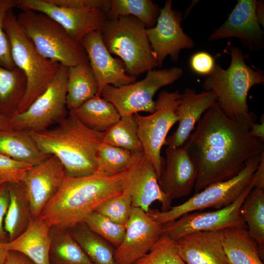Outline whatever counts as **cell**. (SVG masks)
<instances>
[{"label": "cell", "mask_w": 264, "mask_h": 264, "mask_svg": "<svg viewBox=\"0 0 264 264\" xmlns=\"http://www.w3.org/2000/svg\"><path fill=\"white\" fill-rule=\"evenodd\" d=\"M183 73L182 69L177 66L153 69L147 71L145 78L139 81L119 88L106 86L101 96L114 106L121 117L131 116L141 111L152 113L155 110L153 97L156 91L174 83Z\"/></svg>", "instance_id": "obj_9"}, {"label": "cell", "mask_w": 264, "mask_h": 264, "mask_svg": "<svg viewBox=\"0 0 264 264\" xmlns=\"http://www.w3.org/2000/svg\"><path fill=\"white\" fill-rule=\"evenodd\" d=\"M164 234L163 224L138 207H132L121 244L114 249L117 264H134Z\"/></svg>", "instance_id": "obj_15"}, {"label": "cell", "mask_w": 264, "mask_h": 264, "mask_svg": "<svg viewBox=\"0 0 264 264\" xmlns=\"http://www.w3.org/2000/svg\"><path fill=\"white\" fill-rule=\"evenodd\" d=\"M175 242L186 264H230L224 251L221 230L193 232Z\"/></svg>", "instance_id": "obj_21"}, {"label": "cell", "mask_w": 264, "mask_h": 264, "mask_svg": "<svg viewBox=\"0 0 264 264\" xmlns=\"http://www.w3.org/2000/svg\"><path fill=\"white\" fill-rule=\"evenodd\" d=\"M230 55L229 67L223 69L216 64L203 87L205 91L215 93L216 102L228 116L254 123L257 115L249 111L247 97L252 87L264 83V75L247 65L246 56L240 48L232 47Z\"/></svg>", "instance_id": "obj_4"}, {"label": "cell", "mask_w": 264, "mask_h": 264, "mask_svg": "<svg viewBox=\"0 0 264 264\" xmlns=\"http://www.w3.org/2000/svg\"><path fill=\"white\" fill-rule=\"evenodd\" d=\"M26 86V78L20 69H8L0 66V115L10 119L17 113Z\"/></svg>", "instance_id": "obj_29"}, {"label": "cell", "mask_w": 264, "mask_h": 264, "mask_svg": "<svg viewBox=\"0 0 264 264\" xmlns=\"http://www.w3.org/2000/svg\"><path fill=\"white\" fill-rule=\"evenodd\" d=\"M7 186L9 202L4 221V229L9 241H11L25 230L33 217L23 183H7Z\"/></svg>", "instance_id": "obj_25"}, {"label": "cell", "mask_w": 264, "mask_h": 264, "mask_svg": "<svg viewBox=\"0 0 264 264\" xmlns=\"http://www.w3.org/2000/svg\"><path fill=\"white\" fill-rule=\"evenodd\" d=\"M33 166L0 154V180L7 183L22 182L27 171Z\"/></svg>", "instance_id": "obj_40"}, {"label": "cell", "mask_w": 264, "mask_h": 264, "mask_svg": "<svg viewBox=\"0 0 264 264\" xmlns=\"http://www.w3.org/2000/svg\"><path fill=\"white\" fill-rule=\"evenodd\" d=\"M172 0L165 1L160 9L155 25L147 29V33L158 67H161L167 56L177 61L179 54L184 49L195 45L193 40L183 31L181 26L182 14L173 10Z\"/></svg>", "instance_id": "obj_13"}, {"label": "cell", "mask_w": 264, "mask_h": 264, "mask_svg": "<svg viewBox=\"0 0 264 264\" xmlns=\"http://www.w3.org/2000/svg\"><path fill=\"white\" fill-rule=\"evenodd\" d=\"M16 7L45 14L79 42L88 34L101 31L107 19L106 14L99 9L57 6L45 0H16Z\"/></svg>", "instance_id": "obj_14"}, {"label": "cell", "mask_w": 264, "mask_h": 264, "mask_svg": "<svg viewBox=\"0 0 264 264\" xmlns=\"http://www.w3.org/2000/svg\"><path fill=\"white\" fill-rule=\"evenodd\" d=\"M3 28L13 62L26 78V91L16 113H21L46 89L61 64L44 58L38 52L19 23L13 9L5 17Z\"/></svg>", "instance_id": "obj_5"}, {"label": "cell", "mask_w": 264, "mask_h": 264, "mask_svg": "<svg viewBox=\"0 0 264 264\" xmlns=\"http://www.w3.org/2000/svg\"><path fill=\"white\" fill-rule=\"evenodd\" d=\"M260 159L261 155L252 157L233 177L209 185L181 204L171 207L167 211L150 209L148 214L158 222L165 224L194 211L226 207L235 201L251 183Z\"/></svg>", "instance_id": "obj_8"}, {"label": "cell", "mask_w": 264, "mask_h": 264, "mask_svg": "<svg viewBox=\"0 0 264 264\" xmlns=\"http://www.w3.org/2000/svg\"><path fill=\"white\" fill-rule=\"evenodd\" d=\"M160 9L151 0H110L107 18L112 20L131 16L150 28L155 25Z\"/></svg>", "instance_id": "obj_32"}, {"label": "cell", "mask_w": 264, "mask_h": 264, "mask_svg": "<svg viewBox=\"0 0 264 264\" xmlns=\"http://www.w3.org/2000/svg\"><path fill=\"white\" fill-rule=\"evenodd\" d=\"M98 85L97 95L101 96L107 85L119 88L135 82L136 77L126 72L123 62L113 57L107 49L100 31L91 32L81 41Z\"/></svg>", "instance_id": "obj_18"}, {"label": "cell", "mask_w": 264, "mask_h": 264, "mask_svg": "<svg viewBox=\"0 0 264 264\" xmlns=\"http://www.w3.org/2000/svg\"><path fill=\"white\" fill-rule=\"evenodd\" d=\"M0 129L12 130L10 119L0 114Z\"/></svg>", "instance_id": "obj_49"}, {"label": "cell", "mask_w": 264, "mask_h": 264, "mask_svg": "<svg viewBox=\"0 0 264 264\" xmlns=\"http://www.w3.org/2000/svg\"><path fill=\"white\" fill-rule=\"evenodd\" d=\"M249 235L257 242L260 256L264 254V189L253 188L240 209Z\"/></svg>", "instance_id": "obj_30"}, {"label": "cell", "mask_w": 264, "mask_h": 264, "mask_svg": "<svg viewBox=\"0 0 264 264\" xmlns=\"http://www.w3.org/2000/svg\"><path fill=\"white\" fill-rule=\"evenodd\" d=\"M17 18L25 35L44 58L67 67L89 63L81 42L74 40L45 14L24 10Z\"/></svg>", "instance_id": "obj_7"}, {"label": "cell", "mask_w": 264, "mask_h": 264, "mask_svg": "<svg viewBox=\"0 0 264 264\" xmlns=\"http://www.w3.org/2000/svg\"><path fill=\"white\" fill-rule=\"evenodd\" d=\"M254 188L253 180L231 204L217 210L186 214L177 219L163 224L164 234L176 240L188 234L199 231L221 230L233 227H246L240 213V207Z\"/></svg>", "instance_id": "obj_12"}, {"label": "cell", "mask_w": 264, "mask_h": 264, "mask_svg": "<svg viewBox=\"0 0 264 264\" xmlns=\"http://www.w3.org/2000/svg\"><path fill=\"white\" fill-rule=\"evenodd\" d=\"M47 2L60 7L68 8H91L99 9L107 14L110 0H45Z\"/></svg>", "instance_id": "obj_41"}, {"label": "cell", "mask_w": 264, "mask_h": 264, "mask_svg": "<svg viewBox=\"0 0 264 264\" xmlns=\"http://www.w3.org/2000/svg\"><path fill=\"white\" fill-rule=\"evenodd\" d=\"M71 111L85 126L101 132L107 131L121 118L114 106L97 94Z\"/></svg>", "instance_id": "obj_27"}, {"label": "cell", "mask_w": 264, "mask_h": 264, "mask_svg": "<svg viewBox=\"0 0 264 264\" xmlns=\"http://www.w3.org/2000/svg\"><path fill=\"white\" fill-rule=\"evenodd\" d=\"M134 264H186L179 255L175 240L163 234L143 257Z\"/></svg>", "instance_id": "obj_37"}, {"label": "cell", "mask_w": 264, "mask_h": 264, "mask_svg": "<svg viewBox=\"0 0 264 264\" xmlns=\"http://www.w3.org/2000/svg\"><path fill=\"white\" fill-rule=\"evenodd\" d=\"M181 93L178 90H162L155 101V110L148 116L133 115L138 126V135L143 153L153 164L159 178L165 166L161 149L165 145L167 134L177 122L176 108Z\"/></svg>", "instance_id": "obj_10"}, {"label": "cell", "mask_w": 264, "mask_h": 264, "mask_svg": "<svg viewBox=\"0 0 264 264\" xmlns=\"http://www.w3.org/2000/svg\"><path fill=\"white\" fill-rule=\"evenodd\" d=\"M72 229L71 235L93 264H117L114 258V250L84 222Z\"/></svg>", "instance_id": "obj_31"}, {"label": "cell", "mask_w": 264, "mask_h": 264, "mask_svg": "<svg viewBox=\"0 0 264 264\" xmlns=\"http://www.w3.org/2000/svg\"><path fill=\"white\" fill-rule=\"evenodd\" d=\"M132 207V197L126 187L121 193L104 201L95 211L117 223L126 225Z\"/></svg>", "instance_id": "obj_38"}, {"label": "cell", "mask_w": 264, "mask_h": 264, "mask_svg": "<svg viewBox=\"0 0 264 264\" xmlns=\"http://www.w3.org/2000/svg\"><path fill=\"white\" fill-rule=\"evenodd\" d=\"M67 68L61 65L46 89L25 111L10 118L13 129L42 132L67 115Z\"/></svg>", "instance_id": "obj_11"}, {"label": "cell", "mask_w": 264, "mask_h": 264, "mask_svg": "<svg viewBox=\"0 0 264 264\" xmlns=\"http://www.w3.org/2000/svg\"><path fill=\"white\" fill-rule=\"evenodd\" d=\"M28 132L42 153L60 160L66 176H86L97 171L95 155L103 132L85 126L72 111L54 128Z\"/></svg>", "instance_id": "obj_3"}, {"label": "cell", "mask_w": 264, "mask_h": 264, "mask_svg": "<svg viewBox=\"0 0 264 264\" xmlns=\"http://www.w3.org/2000/svg\"><path fill=\"white\" fill-rule=\"evenodd\" d=\"M51 228L40 217L33 219L21 235L6 242L7 248L23 254L36 264H51Z\"/></svg>", "instance_id": "obj_23"}, {"label": "cell", "mask_w": 264, "mask_h": 264, "mask_svg": "<svg viewBox=\"0 0 264 264\" xmlns=\"http://www.w3.org/2000/svg\"><path fill=\"white\" fill-rule=\"evenodd\" d=\"M250 134L253 137L264 141V116L262 115L259 123H253L250 128Z\"/></svg>", "instance_id": "obj_46"}, {"label": "cell", "mask_w": 264, "mask_h": 264, "mask_svg": "<svg viewBox=\"0 0 264 264\" xmlns=\"http://www.w3.org/2000/svg\"><path fill=\"white\" fill-rule=\"evenodd\" d=\"M256 0H239L227 20L210 34L211 42L227 38L239 39L249 51L264 46V32L256 15Z\"/></svg>", "instance_id": "obj_19"}, {"label": "cell", "mask_w": 264, "mask_h": 264, "mask_svg": "<svg viewBox=\"0 0 264 264\" xmlns=\"http://www.w3.org/2000/svg\"><path fill=\"white\" fill-rule=\"evenodd\" d=\"M252 180L254 188L264 189V152L261 154L260 161L253 174Z\"/></svg>", "instance_id": "obj_44"}, {"label": "cell", "mask_w": 264, "mask_h": 264, "mask_svg": "<svg viewBox=\"0 0 264 264\" xmlns=\"http://www.w3.org/2000/svg\"><path fill=\"white\" fill-rule=\"evenodd\" d=\"M9 202V191L7 183L0 185V241L4 242L6 234L4 229V221Z\"/></svg>", "instance_id": "obj_43"}, {"label": "cell", "mask_w": 264, "mask_h": 264, "mask_svg": "<svg viewBox=\"0 0 264 264\" xmlns=\"http://www.w3.org/2000/svg\"><path fill=\"white\" fill-rule=\"evenodd\" d=\"M60 231L52 235L50 259L54 264H94L71 234Z\"/></svg>", "instance_id": "obj_34"}, {"label": "cell", "mask_w": 264, "mask_h": 264, "mask_svg": "<svg viewBox=\"0 0 264 264\" xmlns=\"http://www.w3.org/2000/svg\"><path fill=\"white\" fill-rule=\"evenodd\" d=\"M4 264H36L22 253L14 251H8Z\"/></svg>", "instance_id": "obj_45"}, {"label": "cell", "mask_w": 264, "mask_h": 264, "mask_svg": "<svg viewBox=\"0 0 264 264\" xmlns=\"http://www.w3.org/2000/svg\"><path fill=\"white\" fill-rule=\"evenodd\" d=\"M147 29L138 19L127 16L107 19L100 31L108 51L121 58L132 77L158 67Z\"/></svg>", "instance_id": "obj_6"}, {"label": "cell", "mask_w": 264, "mask_h": 264, "mask_svg": "<svg viewBox=\"0 0 264 264\" xmlns=\"http://www.w3.org/2000/svg\"><path fill=\"white\" fill-rule=\"evenodd\" d=\"M221 232L224 251L230 264H264L258 245L247 227H230Z\"/></svg>", "instance_id": "obj_24"}, {"label": "cell", "mask_w": 264, "mask_h": 264, "mask_svg": "<svg viewBox=\"0 0 264 264\" xmlns=\"http://www.w3.org/2000/svg\"><path fill=\"white\" fill-rule=\"evenodd\" d=\"M128 180V170L114 176L97 171L86 176H66L39 217L51 228L72 229L104 201L123 192Z\"/></svg>", "instance_id": "obj_2"}, {"label": "cell", "mask_w": 264, "mask_h": 264, "mask_svg": "<svg viewBox=\"0 0 264 264\" xmlns=\"http://www.w3.org/2000/svg\"><path fill=\"white\" fill-rule=\"evenodd\" d=\"M134 154L121 148L103 142L95 153L97 171L108 176H114L127 171L132 164Z\"/></svg>", "instance_id": "obj_35"}, {"label": "cell", "mask_w": 264, "mask_h": 264, "mask_svg": "<svg viewBox=\"0 0 264 264\" xmlns=\"http://www.w3.org/2000/svg\"><path fill=\"white\" fill-rule=\"evenodd\" d=\"M4 182L0 180V185L2 184V183H4Z\"/></svg>", "instance_id": "obj_50"}, {"label": "cell", "mask_w": 264, "mask_h": 264, "mask_svg": "<svg viewBox=\"0 0 264 264\" xmlns=\"http://www.w3.org/2000/svg\"><path fill=\"white\" fill-rule=\"evenodd\" d=\"M252 124L228 116L216 102L204 113L184 144L198 169L196 193L233 177L264 152V142L250 134Z\"/></svg>", "instance_id": "obj_1"}, {"label": "cell", "mask_w": 264, "mask_h": 264, "mask_svg": "<svg viewBox=\"0 0 264 264\" xmlns=\"http://www.w3.org/2000/svg\"><path fill=\"white\" fill-rule=\"evenodd\" d=\"M0 154L36 165L51 155L42 153L26 131L0 129Z\"/></svg>", "instance_id": "obj_26"}, {"label": "cell", "mask_w": 264, "mask_h": 264, "mask_svg": "<svg viewBox=\"0 0 264 264\" xmlns=\"http://www.w3.org/2000/svg\"><path fill=\"white\" fill-rule=\"evenodd\" d=\"M8 252L6 242L0 241V264H4Z\"/></svg>", "instance_id": "obj_48"}, {"label": "cell", "mask_w": 264, "mask_h": 264, "mask_svg": "<svg viewBox=\"0 0 264 264\" xmlns=\"http://www.w3.org/2000/svg\"><path fill=\"white\" fill-rule=\"evenodd\" d=\"M128 172L126 187L132 197L133 207L140 208L148 213L151 205L158 201L161 203V211L171 208L172 200L161 190L154 166L143 152L134 154Z\"/></svg>", "instance_id": "obj_17"}, {"label": "cell", "mask_w": 264, "mask_h": 264, "mask_svg": "<svg viewBox=\"0 0 264 264\" xmlns=\"http://www.w3.org/2000/svg\"><path fill=\"white\" fill-rule=\"evenodd\" d=\"M98 85L89 63L67 68L66 104L68 111L97 94Z\"/></svg>", "instance_id": "obj_28"}, {"label": "cell", "mask_w": 264, "mask_h": 264, "mask_svg": "<svg viewBox=\"0 0 264 264\" xmlns=\"http://www.w3.org/2000/svg\"><path fill=\"white\" fill-rule=\"evenodd\" d=\"M215 65L213 56L204 51L196 52L191 56L190 60L191 69L200 75L208 76L212 71Z\"/></svg>", "instance_id": "obj_42"}, {"label": "cell", "mask_w": 264, "mask_h": 264, "mask_svg": "<svg viewBox=\"0 0 264 264\" xmlns=\"http://www.w3.org/2000/svg\"><path fill=\"white\" fill-rule=\"evenodd\" d=\"M66 176L63 165L54 155L27 171L22 182L25 186L33 219L40 216L58 192Z\"/></svg>", "instance_id": "obj_16"}, {"label": "cell", "mask_w": 264, "mask_h": 264, "mask_svg": "<svg viewBox=\"0 0 264 264\" xmlns=\"http://www.w3.org/2000/svg\"><path fill=\"white\" fill-rule=\"evenodd\" d=\"M102 142L127 150L133 154L143 152L134 117H121L120 120L103 132Z\"/></svg>", "instance_id": "obj_33"}, {"label": "cell", "mask_w": 264, "mask_h": 264, "mask_svg": "<svg viewBox=\"0 0 264 264\" xmlns=\"http://www.w3.org/2000/svg\"><path fill=\"white\" fill-rule=\"evenodd\" d=\"M92 232L117 247L124 238L126 225L117 223L103 214L94 211L83 222Z\"/></svg>", "instance_id": "obj_36"}, {"label": "cell", "mask_w": 264, "mask_h": 264, "mask_svg": "<svg viewBox=\"0 0 264 264\" xmlns=\"http://www.w3.org/2000/svg\"><path fill=\"white\" fill-rule=\"evenodd\" d=\"M16 0H0V66L12 69L15 66L12 58L10 45L4 30L3 22L7 13L16 7Z\"/></svg>", "instance_id": "obj_39"}, {"label": "cell", "mask_w": 264, "mask_h": 264, "mask_svg": "<svg viewBox=\"0 0 264 264\" xmlns=\"http://www.w3.org/2000/svg\"><path fill=\"white\" fill-rule=\"evenodd\" d=\"M256 15L261 26H264V0H256Z\"/></svg>", "instance_id": "obj_47"}, {"label": "cell", "mask_w": 264, "mask_h": 264, "mask_svg": "<svg viewBox=\"0 0 264 264\" xmlns=\"http://www.w3.org/2000/svg\"><path fill=\"white\" fill-rule=\"evenodd\" d=\"M216 100L217 96L213 91L204 90L198 93L192 88H186L181 93L176 108L178 126L172 135L166 138L165 145L170 147L183 146L196 124Z\"/></svg>", "instance_id": "obj_22"}, {"label": "cell", "mask_w": 264, "mask_h": 264, "mask_svg": "<svg viewBox=\"0 0 264 264\" xmlns=\"http://www.w3.org/2000/svg\"><path fill=\"white\" fill-rule=\"evenodd\" d=\"M165 166L158 179L162 192L172 200L189 195L194 187L198 169L184 144L167 147Z\"/></svg>", "instance_id": "obj_20"}]
</instances>
